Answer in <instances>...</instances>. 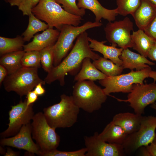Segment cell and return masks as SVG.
I'll use <instances>...</instances> for the list:
<instances>
[{
	"instance_id": "cell-1",
	"label": "cell",
	"mask_w": 156,
	"mask_h": 156,
	"mask_svg": "<svg viewBox=\"0 0 156 156\" xmlns=\"http://www.w3.org/2000/svg\"><path fill=\"white\" fill-rule=\"evenodd\" d=\"M100 57L90 47L88 33L84 32L77 38L68 54L59 65L53 67L44 80L49 84L58 80L60 85L63 86L65 83V75L68 73L72 75L76 74L81 68L84 59L89 57L94 61Z\"/></svg>"
},
{
	"instance_id": "cell-2",
	"label": "cell",
	"mask_w": 156,
	"mask_h": 156,
	"mask_svg": "<svg viewBox=\"0 0 156 156\" xmlns=\"http://www.w3.org/2000/svg\"><path fill=\"white\" fill-rule=\"evenodd\" d=\"M31 12L49 27H55L60 31L65 25L78 26L82 20V17L67 12L54 0H40Z\"/></svg>"
},
{
	"instance_id": "cell-3",
	"label": "cell",
	"mask_w": 156,
	"mask_h": 156,
	"mask_svg": "<svg viewBox=\"0 0 156 156\" xmlns=\"http://www.w3.org/2000/svg\"><path fill=\"white\" fill-rule=\"evenodd\" d=\"M58 103L43 109V114L49 125L55 129L69 128L77 122L80 108L72 96L62 94Z\"/></svg>"
},
{
	"instance_id": "cell-4",
	"label": "cell",
	"mask_w": 156,
	"mask_h": 156,
	"mask_svg": "<svg viewBox=\"0 0 156 156\" xmlns=\"http://www.w3.org/2000/svg\"><path fill=\"white\" fill-rule=\"evenodd\" d=\"M107 96L103 89L94 81H77L73 87L72 96L76 104L89 113L99 110L106 101Z\"/></svg>"
},
{
	"instance_id": "cell-5",
	"label": "cell",
	"mask_w": 156,
	"mask_h": 156,
	"mask_svg": "<svg viewBox=\"0 0 156 156\" xmlns=\"http://www.w3.org/2000/svg\"><path fill=\"white\" fill-rule=\"evenodd\" d=\"M38 68L22 67L14 73L8 75L3 82L5 90L8 92L14 91L21 97L26 95L38 83L44 85V80L38 76Z\"/></svg>"
},
{
	"instance_id": "cell-6",
	"label": "cell",
	"mask_w": 156,
	"mask_h": 156,
	"mask_svg": "<svg viewBox=\"0 0 156 156\" xmlns=\"http://www.w3.org/2000/svg\"><path fill=\"white\" fill-rule=\"evenodd\" d=\"M100 22L88 21L79 26L64 25L53 46L54 67L59 65L73 46L75 39L81 33L90 29L101 26Z\"/></svg>"
},
{
	"instance_id": "cell-7",
	"label": "cell",
	"mask_w": 156,
	"mask_h": 156,
	"mask_svg": "<svg viewBox=\"0 0 156 156\" xmlns=\"http://www.w3.org/2000/svg\"><path fill=\"white\" fill-rule=\"evenodd\" d=\"M151 70L150 66L140 70H131L126 74L107 77L99 80V83L104 87L103 90L107 96L112 93H129L131 92L134 84L143 83L144 80L149 77Z\"/></svg>"
},
{
	"instance_id": "cell-8",
	"label": "cell",
	"mask_w": 156,
	"mask_h": 156,
	"mask_svg": "<svg viewBox=\"0 0 156 156\" xmlns=\"http://www.w3.org/2000/svg\"><path fill=\"white\" fill-rule=\"evenodd\" d=\"M32 120V138L40 148V156L56 149L60 144V137L55 129L49 125L43 113L39 112L35 114Z\"/></svg>"
},
{
	"instance_id": "cell-9",
	"label": "cell",
	"mask_w": 156,
	"mask_h": 156,
	"mask_svg": "<svg viewBox=\"0 0 156 156\" xmlns=\"http://www.w3.org/2000/svg\"><path fill=\"white\" fill-rule=\"evenodd\" d=\"M156 116H143L139 129L128 135L122 145L125 154L131 155L150 144L156 136Z\"/></svg>"
},
{
	"instance_id": "cell-10",
	"label": "cell",
	"mask_w": 156,
	"mask_h": 156,
	"mask_svg": "<svg viewBox=\"0 0 156 156\" xmlns=\"http://www.w3.org/2000/svg\"><path fill=\"white\" fill-rule=\"evenodd\" d=\"M149 84H134L127 99H121L116 98L120 101L128 102L135 113L142 115L145 108L156 101V83Z\"/></svg>"
},
{
	"instance_id": "cell-11",
	"label": "cell",
	"mask_w": 156,
	"mask_h": 156,
	"mask_svg": "<svg viewBox=\"0 0 156 156\" xmlns=\"http://www.w3.org/2000/svg\"><path fill=\"white\" fill-rule=\"evenodd\" d=\"M133 23L128 17L114 22H109L104 28L105 37L112 45L123 49L132 48L131 31Z\"/></svg>"
},
{
	"instance_id": "cell-12",
	"label": "cell",
	"mask_w": 156,
	"mask_h": 156,
	"mask_svg": "<svg viewBox=\"0 0 156 156\" xmlns=\"http://www.w3.org/2000/svg\"><path fill=\"white\" fill-rule=\"evenodd\" d=\"M33 104L27 106L26 100H21L16 105L12 106L9 111V123L8 128L1 133L2 138L12 137L17 134L23 125L30 123L34 114Z\"/></svg>"
},
{
	"instance_id": "cell-13",
	"label": "cell",
	"mask_w": 156,
	"mask_h": 156,
	"mask_svg": "<svg viewBox=\"0 0 156 156\" xmlns=\"http://www.w3.org/2000/svg\"><path fill=\"white\" fill-rule=\"evenodd\" d=\"M97 132L84 137L86 156H122L126 155L122 145L109 143L101 139Z\"/></svg>"
},
{
	"instance_id": "cell-14",
	"label": "cell",
	"mask_w": 156,
	"mask_h": 156,
	"mask_svg": "<svg viewBox=\"0 0 156 156\" xmlns=\"http://www.w3.org/2000/svg\"><path fill=\"white\" fill-rule=\"evenodd\" d=\"M32 131L31 123L24 125L15 135L1 139L0 141V144L23 149L29 153L40 156L41 152L38 145L33 140Z\"/></svg>"
},
{
	"instance_id": "cell-15",
	"label": "cell",
	"mask_w": 156,
	"mask_h": 156,
	"mask_svg": "<svg viewBox=\"0 0 156 156\" xmlns=\"http://www.w3.org/2000/svg\"><path fill=\"white\" fill-rule=\"evenodd\" d=\"M77 5L80 8L87 9L94 14L95 21L100 22L102 18L109 22L114 21L118 14L117 8L110 10L103 7L98 0H77Z\"/></svg>"
},
{
	"instance_id": "cell-16",
	"label": "cell",
	"mask_w": 156,
	"mask_h": 156,
	"mask_svg": "<svg viewBox=\"0 0 156 156\" xmlns=\"http://www.w3.org/2000/svg\"><path fill=\"white\" fill-rule=\"evenodd\" d=\"M60 33L58 30L49 27L42 33L35 36L31 42L24 45L23 50L25 52L40 51L49 45L55 44Z\"/></svg>"
},
{
	"instance_id": "cell-17",
	"label": "cell",
	"mask_w": 156,
	"mask_h": 156,
	"mask_svg": "<svg viewBox=\"0 0 156 156\" xmlns=\"http://www.w3.org/2000/svg\"><path fill=\"white\" fill-rule=\"evenodd\" d=\"M143 117L142 115L135 113H119L114 116L112 121L120 126L129 135L139 129Z\"/></svg>"
},
{
	"instance_id": "cell-18",
	"label": "cell",
	"mask_w": 156,
	"mask_h": 156,
	"mask_svg": "<svg viewBox=\"0 0 156 156\" xmlns=\"http://www.w3.org/2000/svg\"><path fill=\"white\" fill-rule=\"evenodd\" d=\"M88 40L90 42L89 46L93 51L99 52L104 58L110 60L117 65L122 66V62L120 57L123 49L117 48L112 45H107L105 44L106 41L100 42L89 37Z\"/></svg>"
},
{
	"instance_id": "cell-19",
	"label": "cell",
	"mask_w": 156,
	"mask_h": 156,
	"mask_svg": "<svg viewBox=\"0 0 156 156\" xmlns=\"http://www.w3.org/2000/svg\"><path fill=\"white\" fill-rule=\"evenodd\" d=\"M120 57L122 61V66L123 69L131 70L135 69L136 70H140L148 67L149 66L148 65H155L146 57L133 52L128 48L123 49Z\"/></svg>"
},
{
	"instance_id": "cell-20",
	"label": "cell",
	"mask_w": 156,
	"mask_h": 156,
	"mask_svg": "<svg viewBox=\"0 0 156 156\" xmlns=\"http://www.w3.org/2000/svg\"><path fill=\"white\" fill-rule=\"evenodd\" d=\"M139 29L143 30L156 16V8L146 0L132 14Z\"/></svg>"
},
{
	"instance_id": "cell-21",
	"label": "cell",
	"mask_w": 156,
	"mask_h": 156,
	"mask_svg": "<svg viewBox=\"0 0 156 156\" xmlns=\"http://www.w3.org/2000/svg\"><path fill=\"white\" fill-rule=\"evenodd\" d=\"M128 135L122 128L112 121L99 134V137L104 141L120 145H122Z\"/></svg>"
},
{
	"instance_id": "cell-22",
	"label": "cell",
	"mask_w": 156,
	"mask_h": 156,
	"mask_svg": "<svg viewBox=\"0 0 156 156\" xmlns=\"http://www.w3.org/2000/svg\"><path fill=\"white\" fill-rule=\"evenodd\" d=\"M91 60L89 57L84 59L80 71L75 77V81L89 80L94 81L102 79L107 77L96 68L91 62Z\"/></svg>"
},
{
	"instance_id": "cell-23",
	"label": "cell",
	"mask_w": 156,
	"mask_h": 156,
	"mask_svg": "<svg viewBox=\"0 0 156 156\" xmlns=\"http://www.w3.org/2000/svg\"><path fill=\"white\" fill-rule=\"evenodd\" d=\"M131 38L133 49L141 55L147 57L155 41L146 35L143 30L140 29L133 31Z\"/></svg>"
},
{
	"instance_id": "cell-24",
	"label": "cell",
	"mask_w": 156,
	"mask_h": 156,
	"mask_svg": "<svg viewBox=\"0 0 156 156\" xmlns=\"http://www.w3.org/2000/svg\"><path fill=\"white\" fill-rule=\"evenodd\" d=\"M25 52L23 50L1 56L0 59V64L6 69L8 75L14 73L22 67L21 59Z\"/></svg>"
},
{
	"instance_id": "cell-25",
	"label": "cell",
	"mask_w": 156,
	"mask_h": 156,
	"mask_svg": "<svg viewBox=\"0 0 156 156\" xmlns=\"http://www.w3.org/2000/svg\"><path fill=\"white\" fill-rule=\"evenodd\" d=\"M25 41L23 36H17L14 38L0 37V55L23 50Z\"/></svg>"
},
{
	"instance_id": "cell-26",
	"label": "cell",
	"mask_w": 156,
	"mask_h": 156,
	"mask_svg": "<svg viewBox=\"0 0 156 156\" xmlns=\"http://www.w3.org/2000/svg\"><path fill=\"white\" fill-rule=\"evenodd\" d=\"M92 63L97 69L107 77L120 75L124 69L122 66L117 65L111 60L101 57L93 61Z\"/></svg>"
},
{
	"instance_id": "cell-27",
	"label": "cell",
	"mask_w": 156,
	"mask_h": 156,
	"mask_svg": "<svg viewBox=\"0 0 156 156\" xmlns=\"http://www.w3.org/2000/svg\"><path fill=\"white\" fill-rule=\"evenodd\" d=\"M27 27L22 34L25 42H29L37 32L44 31L49 27V25L42 22L32 12L29 16Z\"/></svg>"
},
{
	"instance_id": "cell-28",
	"label": "cell",
	"mask_w": 156,
	"mask_h": 156,
	"mask_svg": "<svg viewBox=\"0 0 156 156\" xmlns=\"http://www.w3.org/2000/svg\"><path fill=\"white\" fill-rule=\"evenodd\" d=\"M118 14L125 16L132 14L140 4L141 0H116Z\"/></svg>"
},
{
	"instance_id": "cell-29",
	"label": "cell",
	"mask_w": 156,
	"mask_h": 156,
	"mask_svg": "<svg viewBox=\"0 0 156 156\" xmlns=\"http://www.w3.org/2000/svg\"><path fill=\"white\" fill-rule=\"evenodd\" d=\"M51 44L40 51L41 63L42 67L48 73L54 67L53 46Z\"/></svg>"
},
{
	"instance_id": "cell-30",
	"label": "cell",
	"mask_w": 156,
	"mask_h": 156,
	"mask_svg": "<svg viewBox=\"0 0 156 156\" xmlns=\"http://www.w3.org/2000/svg\"><path fill=\"white\" fill-rule=\"evenodd\" d=\"M40 51H29L25 52L21 59L22 67L37 68L40 66Z\"/></svg>"
},
{
	"instance_id": "cell-31",
	"label": "cell",
	"mask_w": 156,
	"mask_h": 156,
	"mask_svg": "<svg viewBox=\"0 0 156 156\" xmlns=\"http://www.w3.org/2000/svg\"><path fill=\"white\" fill-rule=\"evenodd\" d=\"M54 0L61 4L64 10L69 13L81 17L85 14V9L79 8L76 4V0Z\"/></svg>"
},
{
	"instance_id": "cell-32",
	"label": "cell",
	"mask_w": 156,
	"mask_h": 156,
	"mask_svg": "<svg viewBox=\"0 0 156 156\" xmlns=\"http://www.w3.org/2000/svg\"><path fill=\"white\" fill-rule=\"evenodd\" d=\"M86 147L71 151H62L56 149L44 153L42 156H86Z\"/></svg>"
},
{
	"instance_id": "cell-33",
	"label": "cell",
	"mask_w": 156,
	"mask_h": 156,
	"mask_svg": "<svg viewBox=\"0 0 156 156\" xmlns=\"http://www.w3.org/2000/svg\"><path fill=\"white\" fill-rule=\"evenodd\" d=\"M40 0H23L18 6L23 15L29 16L32 9L39 3Z\"/></svg>"
},
{
	"instance_id": "cell-34",
	"label": "cell",
	"mask_w": 156,
	"mask_h": 156,
	"mask_svg": "<svg viewBox=\"0 0 156 156\" xmlns=\"http://www.w3.org/2000/svg\"><path fill=\"white\" fill-rule=\"evenodd\" d=\"M145 34L156 42V16L144 28Z\"/></svg>"
},
{
	"instance_id": "cell-35",
	"label": "cell",
	"mask_w": 156,
	"mask_h": 156,
	"mask_svg": "<svg viewBox=\"0 0 156 156\" xmlns=\"http://www.w3.org/2000/svg\"><path fill=\"white\" fill-rule=\"evenodd\" d=\"M26 95V103L27 106L33 104L38 99V96L34 90L29 91Z\"/></svg>"
},
{
	"instance_id": "cell-36",
	"label": "cell",
	"mask_w": 156,
	"mask_h": 156,
	"mask_svg": "<svg viewBox=\"0 0 156 156\" xmlns=\"http://www.w3.org/2000/svg\"><path fill=\"white\" fill-rule=\"evenodd\" d=\"M145 147L149 156H156V135L152 142Z\"/></svg>"
},
{
	"instance_id": "cell-37",
	"label": "cell",
	"mask_w": 156,
	"mask_h": 156,
	"mask_svg": "<svg viewBox=\"0 0 156 156\" xmlns=\"http://www.w3.org/2000/svg\"><path fill=\"white\" fill-rule=\"evenodd\" d=\"M147 57L152 60L156 62V42L149 51Z\"/></svg>"
},
{
	"instance_id": "cell-38",
	"label": "cell",
	"mask_w": 156,
	"mask_h": 156,
	"mask_svg": "<svg viewBox=\"0 0 156 156\" xmlns=\"http://www.w3.org/2000/svg\"><path fill=\"white\" fill-rule=\"evenodd\" d=\"M8 75L7 71L3 66L0 64V85H1L5 78Z\"/></svg>"
},
{
	"instance_id": "cell-39",
	"label": "cell",
	"mask_w": 156,
	"mask_h": 156,
	"mask_svg": "<svg viewBox=\"0 0 156 156\" xmlns=\"http://www.w3.org/2000/svg\"><path fill=\"white\" fill-rule=\"evenodd\" d=\"M42 84L40 83L34 88V91L38 96L43 95L45 92V90L42 87Z\"/></svg>"
},
{
	"instance_id": "cell-40",
	"label": "cell",
	"mask_w": 156,
	"mask_h": 156,
	"mask_svg": "<svg viewBox=\"0 0 156 156\" xmlns=\"http://www.w3.org/2000/svg\"><path fill=\"white\" fill-rule=\"evenodd\" d=\"M19 155V153L15 152L11 148H8L7 151L4 155L5 156H16L18 155Z\"/></svg>"
},
{
	"instance_id": "cell-41",
	"label": "cell",
	"mask_w": 156,
	"mask_h": 156,
	"mask_svg": "<svg viewBox=\"0 0 156 156\" xmlns=\"http://www.w3.org/2000/svg\"><path fill=\"white\" fill-rule=\"evenodd\" d=\"M140 155L141 156H149L148 153L145 146H143L140 148Z\"/></svg>"
},
{
	"instance_id": "cell-42",
	"label": "cell",
	"mask_w": 156,
	"mask_h": 156,
	"mask_svg": "<svg viewBox=\"0 0 156 156\" xmlns=\"http://www.w3.org/2000/svg\"><path fill=\"white\" fill-rule=\"evenodd\" d=\"M23 0H10L9 3L11 6H18Z\"/></svg>"
},
{
	"instance_id": "cell-43",
	"label": "cell",
	"mask_w": 156,
	"mask_h": 156,
	"mask_svg": "<svg viewBox=\"0 0 156 156\" xmlns=\"http://www.w3.org/2000/svg\"><path fill=\"white\" fill-rule=\"evenodd\" d=\"M149 77L153 79L154 82L156 81V71L151 70L149 74Z\"/></svg>"
},
{
	"instance_id": "cell-44",
	"label": "cell",
	"mask_w": 156,
	"mask_h": 156,
	"mask_svg": "<svg viewBox=\"0 0 156 156\" xmlns=\"http://www.w3.org/2000/svg\"><path fill=\"white\" fill-rule=\"evenodd\" d=\"M156 8V0H146Z\"/></svg>"
},
{
	"instance_id": "cell-45",
	"label": "cell",
	"mask_w": 156,
	"mask_h": 156,
	"mask_svg": "<svg viewBox=\"0 0 156 156\" xmlns=\"http://www.w3.org/2000/svg\"><path fill=\"white\" fill-rule=\"evenodd\" d=\"M151 107L153 109L156 110V103L155 102L151 104Z\"/></svg>"
},
{
	"instance_id": "cell-46",
	"label": "cell",
	"mask_w": 156,
	"mask_h": 156,
	"mask_svg": "<svg viewBox=\"0 0 156 156\" xmlns=\"http://www.w3.org/2000/svg\"><path fill=\"white\" fill-rule=\"evenodd\" d=\"M4 1H5L6 2H9V1L10 0H4Z\"/></svg>"
}]
</instances>
